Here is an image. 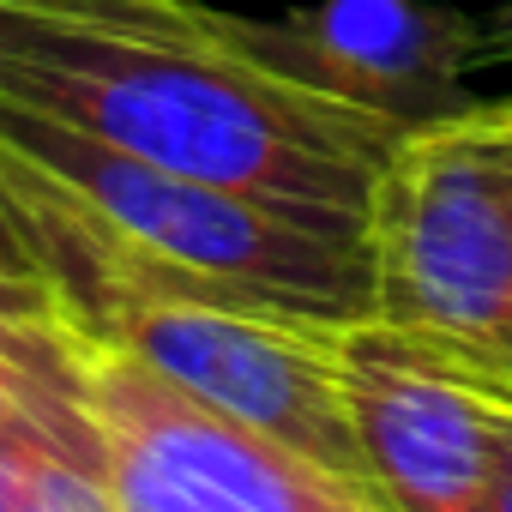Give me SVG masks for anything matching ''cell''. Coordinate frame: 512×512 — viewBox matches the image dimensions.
<instances>
[{
    "label": "cell",
    "instance_id": "cell-11",
    "mask_svg": "<svg viewBox=\"0 0 512 512\" xmlns=\"http://www.w3.org/2000/svg\"><path fill=\"white\" fill-rule=\"evenodd\" d=\"M67 368H73V344H67L61 356H19V350H0V416L19 410L43 380L67 374Z\"/></svg>",
    "mask_w": 512,
    "mask_h": 512
},
{
    "label": "cell",
    "instance_id": "cell-4",
    "mask_svg": "<svg viewBox=\"0 0 512 512\" xmlns=\"http://www.w3.org/2000/svg\"><path fill=\"white\" fill-rule=\"evenodd\" d=\"M49 302L79 344L127 350L211 410L374 482L344 404V326L115 278H55Z\"/></svg>",
    "mask_w": 512,
    "mask_h": 512
},
{
    "label": "cell",
    "instance_id": "cell-2",
    "mask_svg": "<svg viewBox=\"0 0 512 512\" xmlns=\"http://www.w3.org/2000/svg\"><path fill=\"white\" fill-rule=\"evenodd\" d=\"M0 187L37 272L187 290L326 326L374 320L368 229L139 163L43 109L0 97Z\"/></svg>",
    "mask_w": 512,
    "mask_h": 512
},
{
    "label": "cell",
    "instance_id": "cell-7",
    "mask_svg": "<svg viewBox=\"0 0 512 512\" xmlns=\"http://www.w3.org/2000/svg\"><path fill=\"white\" fill-rule=\"evenodd\" d=\"M211 25L247 61L404 133L476 103L464 73L482 67V19L440 0H308L278 19L211 7Z\"/></svg>",
    "mask_w": 512,
    "mask_h": 512
},
{
    "label": "cell",
    "instance_id": "cell-10",
    "mask_svg": "<svg viewBox=\"0 0 512 512\" xmlns=\"http://www.w3.org/2000/svg\"><path fill=\"white\" fill-rule=\"evenodd\" d=\"M61 386H73V368L67 374H55V380H43L19 410H7L0 416V512H19V470H25V440H31V428H37V416H43V404L61 392Z\"/></svg>",
    "mask_w": 512,
    "mask_h": 512
},
{
    "label": "cell",
    "instance_id": "cell-13",
    "mask_svg": "<svg viewBox=\"0 0 512 512\" xmlns=\"http://www.w3.org/2000/svg\"><path fill=\"white\" fill-rule=\"evenodd\" d=\"M482 61H512V0L482 19Z\"/></svg>",
    "mask_w": 512,
    "mask_h": 512
},
{
    "label": "cell",
    "instance_id": "cell-8",
    "mask_svg": "<svg viewBox=\"0 0 512 512\" xmlns=\"http://www.w3.org/2000/svg\"><path fill=\"white\" fill-rule=\"evenodd\" d=\"M19 512H121L109 470H103V446L79 392V368L73 386H61L31 440H25V470H19Z\"/></svg>",
    "mask_w": 512,
    "mask_h": 512
},
{
    "label": "cell",
    "instance_id": "cell-14",
    "mask_svg": "<svg viewBox=\"0 0 512 512\" xmlns=\"http://www.w3.org/2000/svg\"><path fill=\"white\" fill-rule=\"evenodd\" d=\"M488 512H512V422L500 428V458H494V500Z\"/></svg>",
    "mask_w": 512,
    "mask_h": 512
},
{
    "label": "cell",
    "instance_id": "cell-6",
    "mask_svg": "<svg viewBox=\"0 0 512 512\" xmlns=\"http://www.w3.org/2000/svg\"><path fill=\"white\" fill-rule=\"evenodd\" d=\"M506 362L386 320L344 326V404L368 476L398 512H488Z\"/></svg>",
    "mask_w": 512,
    "mask_h": 512
},
{
    "label": "cell",
    "instance_id": "cell-9",
    "mask_svg": "<svg viewBox=\"0 0 512 512\" xmlns=\"http://www.w3.org/2000/svg\"><path fill=\"white\" fill-rule=\"evenodd\" d=\"M67 344H73V332L61 326L49 290L0 278V350H19V356H61Z\"/></svg>",
    "mask_w": 512,
    "mask_h": 512
},
{
    "label": "cell",
    "instance_id": "cell-15",
    "mask_svg": "<svg viewBox=\"0 0 512 512\" xmlns=\"http://www.w3.org/2000/svg\"><path fill=\"white\" fill-rule=\"evenodd\" d=\"M37 7H67V0H0V25H7L13 13H37Z\"/></svg>",
    "mask_w": 512,
    "mask_h": 512
},
{
    "label": "cell",
    "instance_id": "cell-1",
    "mask_svg": "<svg viewBox=\"0 0 512 512\" xmlns=\"http://www.w3.org/2000/svg\"><path fill=\"white\" fill-rule=\"evenodd\" d=\"M0 97L139 163L356 217L404 127L229 49L199 0H67L0 25Z\"/></svg>",
    "mask_w": 512,
    "mask_h": 512
},
{
    "label": "cell",
    "instance_id": "cell-3",
    "mask_svg": "<svg viewBox=\"0 0 512 512\" xmlns=\"http://www.w3.org/2000/svg\"><path fill=\"white\" fill-rule=\"evenodd\" d=\"M374 320L512 356V97L410 127L368 199Z\"/></svg>",
    "mask_w": 512,
    "mask_h": 512
},
{
    "label": "cell",
    "instance_id": "cell-5",
    "mask_svg": "<svg viewBox=\"0 0 512 512\" xmlns=\"http://www.w3.org/2000/svg\"><path fill=\"white\" fill-rule=\"evenodd\" d=\"M73 368L121 512H398L380 482L211 410L127 350L73 338Z\"/></svg>",
    "mask_w": 512,
    "mask_h": 512
},
{
    "label": "cell",
    "instance_id": "cell-12",
    "mask_svg": "<svg viewBox=\"0 0 512 512\" xmlns=\"http://www.w3.org/2000/svg\"><path fill=\"white\" fill-rule=\"evenodd\" d=\"M0 278L49 290V284H43V272H37V253H31L25 217H19V205H13V193H7V187H0Z\"/></svg>",
    "mask_w": 512,
    "mask_h": 512
}]
</instances>
